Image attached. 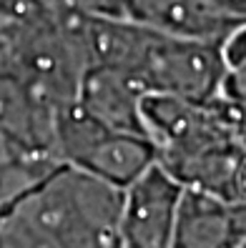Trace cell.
<instances>
[{
	"instance_id": "8992f818",
	"label": "cell",
	"mask_w": 246,
	"mask_h": 248,
	"mask_svg": "<svg viewBox=\"0 0 246 248\" xmlns=\"http://www.w3.org/2000/svg\"><path fill=\"white\" fill-rule=\"evenodd\" d=\"M3 160H18V158H10V155H8V151L3 148V143H0V163H3Z\"/></svg>"
},
{
	"instance_id": "5b68a950",
	"label": "cell",
	"mask_w": 246,
	"mask_h": 248,
	"mask_svg": "<svg viewBox=\"0 0 246 248\" xmlns=\"http://www.w3.org/2000/svg\"><path fill=\"white\" fill-rule=\"evenodd\" d=\"M224 3H226L231 10H234L239 18H244V20H246V0H224Z\"/></svg>"
},
{
	"instance_id": "6da1fadb",
	"label": "cell",
	"mask_w": 246,
	"mask_h": 248,
	"mask_svg": "<svg viewBox=\"0 0 246 248\" xmlns=\"http://www.w3.org/2000/svg\"><path fill=\"white\" fill-rule=\"evenodd\" d=\"M183 186L153 163L121 191L118 248H173Z\"/></svg>"
},
{
	"instance_id": "7a4b0ae2",
	"label": "cell",
	"mask_w": 246,
	"mask_h": 248,
	"mask_svg": "<svg viewBox=\"0 0 246 248\" xmlns=\"http://www.w3.org/2000/svg\"><path fill=\"white\" fill-rule=\"evenodd\" d=\"M128 20L171 38L226 46L246 20L224 0H128Z\"/></svg>"
},
{
	"instance_id": "3957f363",
	"label": "cell",
	"mask_w": 246,
	"mask_h": 248,
	"mask_svg": "<svg viewBox=\"0 0 246 248\" xmlns=\"http://www.w3.org/2000/svg\"><path fill=\"white\" fill-rule=\"evenodd\" d=\"M50 3L88 18L128 20V0H50Z\"/></svg>"
},
{
	"instance_id": "277c9868",
	"label": "cell",
	"mask_w": 246,
	"mask_h": 248,
	"mask_svg": "<svg viewBox=\"0 0 246 248\" xmlns=\"http://www.w3.org/2000/svg\"><path fill=\"white\" fill-rule=\"evenodd\" d=\"M48 5L50 0H0V28L20 23Z\"/></svg>"
}]
</instances>
